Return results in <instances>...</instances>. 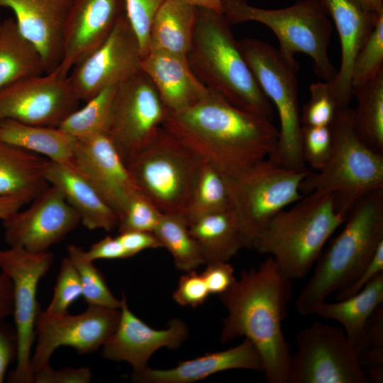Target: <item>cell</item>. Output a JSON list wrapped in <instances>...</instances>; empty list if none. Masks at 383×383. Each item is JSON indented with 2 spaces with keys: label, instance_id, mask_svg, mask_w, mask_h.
<instances>
[{
  "label": "cell",
  "instance_id": "7a4b0ae2",
  "mask_svg": "<svg viewBox=\"0 0 383 383\" xmlns=\"http://www.w3.org/2000/svg\"><path fill=\"white\" fill-rule=\"evenodd\" d=\"M220 299L228 310L221 342L245 336L259 351L269 383H288L291 352L282 328L292 297V280L270 257L244 270Z\"/></svg>",
  "mask_w": 383,
  "mask_h": 383
},
{
  "label": "cell",
  "instance_id": "c3c4849f",
  "mask_svg": "<svg viewBox=\"0 0 383 383\" xmlns=\"http://www.w3.org/2000/svg\"><path fill=\"white\" fill-rule=\"evenodd\" d=\"M130 257L148 249L162 248L158 238L154 232L133 231L119 233L117 236Z\"/></svg>",
  "mask_w": 383,
  "mask_h": 383
},
{
  "label": "cell",
  "instance_id": "9f6ffc18",
  "mask_svg": "<svg viewBox=\"0 0 383 383\" xmlns=\"http://www.w3.org/2000/svg\"><path fill=\"white\" fill-rule=\"evenodd\" d=\"M2 21L1 20V18H0V30H1V25H2Z\"/></svg>",
  "mask_w": 383,
  "mask_h": 383
},
{
  "label": "cell",
  "instance_id": "484cf974",
  "mask_svg": "<svg viewBox=\"0 0 383 383\" xmlns=\"http://www.w3.org/2000/svg\"><path fill=\"white\" fill-rule=\"evenodd\" d=\"M48 158L0 140V196H16L26 204L50 184L44 176Z\"/></svg>",
  "mask_w": 383,
  "mask_h": 383
},
{
  "label": "cell",
  "instance_id": "52a82bcc",
  "mask_svg": "<svg viewBox=\"0 0 383 383\" xmlns=\"http://www.w3.org/2000/svg\"><path fill=\"white\" fill-rule=\"evenodd\" d=\"M333 148L326 165L302 181V194L334 195L338 209L347 218L363 196L383 188V154L368 147L353 124V109H338L330 125Z\"/></svg>",
  "mask_w": 383,
  "mask_h": 383
},
{
  "label": "cell",
  "instance_id": "ba28073f",
  "mask_svg": "<svg viewBox=\"0 0 383 383\" xmlns=\"http://www.w3.org/2000/svg\"><path fill=\"white\" fill-rule=\"evenodd\" d=\"M203 162L162 126L126 166L136 189L162 213L184 216Z\"/></svg>",
  "mask_w": 383,
  "mask_h": 383
},
{
  "label": "cell",
  "instance_id": "ffe728a7",
  "mask_svg": "<svg viewBox=\"0 0 383 383\" xmlns=\"http://www.w3.org/2000/svg\"><path fill=\"white\" fill-rule=\"evenodd\" d=\"M125 13L124 0H72L67 13L62 56L56 68L67 77L72 68L108 38Z\"/></svg>",
  "mask_w": 383,
  "mask_h": 383
},
{
  "label": "cell",
  "instance_id": "f6af8a7d",
  "mask_svg": "<svg viewBox=\"0 0 383 383\" xmlns=\"http://www.w3.org/2000/svg\"><path fill=\"white\" fill-rule=\"evenodd\" d=\"M201 274L210 294L224 293L236 280L233 267L228 261L207 263V267Z\"/></svg>",
  "mask_w": 383,
  "mask_h": 383
},
{
  "label": "cell",
  "instance_id": "1f68e13d",
  "mask_svg": "<svg viewBox=\"0 0 383 383\" xmlns=\"http://www.w3.org/2000/svg\"><path fill=\"white\" fill-rule=\"evenodd\" d=\"M353 96L357 100L353 118L358 136L374 151L383 154V72L353 88Z\"/></svg>",
  "mask_w": 383,
  "mask_h": 383
},
{
  "label": "cell",
  "instance_id": "5b68a950",
  "mask_svg": "<svg viewBox=\"0 0 383 383\" xmlns=\"http://www.w3.org/2000/svg\"><path fill=\"white\" fill-rule=\"evenodd\" d=\"M345 219L333 194H309L292 209L276 215L253 248L270 256L289 279H302Z\"/></svg>",
  "mask_w": 383,
  "mask_h": 383
},
{
  "label": "cell",
  "instance_id": "ab89813d",
  "mask_svg": "<svg viewBox=\"0 0 383 383\" xmlns=\"http://www.w3.org/2000/svg\"><path fill=\"white\" fill-rule=\"evenodd\" d=\"M309 90L310 99L300 113L301 126H330L338 108L332 95L329 83H312Z\"/></svg>",
  "mask_w": 383,
  "mask_h": 383
},
{
  "label": "cell",
  "instance_id": "f546056e",
  "mask_svg": "<svg viewBox=\"0 0 383 383\" xmlns=\"http://www.w3.org/2000/svg\"><path fill=\"white\" fill-rule=\"evenodd\" d=\"M205 264L228 261L245 247L235 216L230 209L202 216L189 224Z\"/></svg>",
  "mask_w": 383,
  "mask_h": 383
},
{
  "label": "cell",
  "instance_id": "9a60e30c",
  "mask_svg": "<svg viewBox=\"0 0 383 383\" xmlns=\"http://www.w3.org/2000/svg\"><path fill=\"white\" fill-rule=\"evenodd\" d=\"M79 101L69 77L55 69L1 89L0 121L58 127Z\"/></svg>",
  "mask_w": 383,
  "mask_h": 383
},
{
  "label": "cell",
  "instance_id": "b9f144b4",
  "mask_svg": "<svg viewBox=\"0 0 383 383\" xmlns=\"http://www.w3.org/2000/svg\"><path fill=\"white\" fill-rule=\"evenodd\" d=\"M301 148L304 162L317 171L328 161L333 148L330 126H301Z\"/></svg>",
  "mask_w": 383,
  "mask_h": 383
},
{
  "label": "cell",
  "instance_id": "bcb514c9",
  "mask_svg": "<svg viewBox=\"0 0 383 383\" xmlns=\"http://www.w3.org/2000/svg\"><path fill=\"white\" fill-rule=\"evenodd\" d=\"M383 272V241L378 245L367 265L348 285L336 292L335 299L350 297L363 289L377 274Z\"/></svg>",
  "mask_w": 383,
  "mask_h": 383
},
{
  "label": "cell",
  "instance_id": "db71d44e",
  "mask_svg": "<svg viewBox=\"0 0 383 383\" xmlns=\"http://www.w3.org/2000/svg\"><path fill=\"white\" fill-rule=\"evenodd\" d=\"M184 1L197 7L213 11L223 14V0H184Z\"/></svg>",
  "mask_w": 383,
  "mask_h": 383
},
{
  "label": "cell",
  "instance_id": "8d00e7d4",
  "mask_svg": "<svg viewBox=\"0 0 383 383\" xmlns=\"http://www.w3.org/2000/svg\"><path fill=\"white\" fill-rule=\"evenodd\" d=\"M67 254L77 269L82 285V296L88 305L120 309L121 299L111 293L101 272L92 261L87 260L84 250L76 245L67 246Z\"/></svg>",
  "mask_w": 383,
  "mask_h": 383
},
{
  "label": "cell",
  "instance_id": "4dcf8cb0",
  "mask_svg": "<svg viewBox=\"0 0 383 383\" xmlns=\"http://www.w3.org/2000/svg\"><path fill=\"white\" fill-rule=\"evenodd\" d=\"M337 301L321 303L314 314L339 322L354 346L370 316L383 304V272L377 274L357 294Z\"/></svg>",
  "mask_w": 383,
  "mask_h": 383
},
{
  "label": "cell",
  "instance_id": "44dd1931",
  "mask_svg": "<svg viewBox=\"0 0 383 383\" xmlns=\"http://www.w3.org/2000/svg\"><path fill=\"white\" fill-rule=\"evenodd\" d=\"M72 0H0L11 9L20 32L37 48L46 73L55 70L62 56L63 33Z\"/></svg>",
  "mask_w": 383,
  "mask_h": 383
},
{
  "label": "cell",
  "instance_id": "8fae6325",
  "mask_svg": "<svg viewBox=\"0 0 383 383\" xmlns=\"http://www.w3.org/2000/svg\"><path fill=\"white\" fill-rule=\"evenodd\" d=\"M288 383H367L343 329L315 321L296 335Z\"/></svg>",
  "mask_w": 383,
  "mask_h": 383
},
{
  "label": "cell",
  "instance_id": "d4e9b609",
  "mask_svg": "<svg viewBox=\"0 0 383 383\" xmlns=\"http://www.w3.org/2000/svg\"><path fill=\"white\" fill-rule=\"evenodd\" d=\"M44 176L50 185L62 192L87 228L111 231L118 227L116 213L74 168L48 159Z\"/></svg>",
  "mask_w": 383,
  "mask_h": 383
},
{
  "label": "cell",
  "instance_id": "3957f363",
  "mask_svg": "<svg viewBox=\"0 0 383 383\" xmlns=\"http://www.w3.org/2000/svg\"><path fill=\"white\" fill-rule=\"evenodd\" d=\"M345 223L317 259L313 275L296 300L301 315L314 314L319 304L350 284L370 262L383 241V188L360 198Z\"/></svg>",
  "mask_w": 383,
  "mask_h": 383
},
{
  "label": "cell",
  "instance_id": "e0dca14e",
  "mask_svg": "<svg viewBox=\"0 0 383 383\" xmlns=\"http://www.w3.org/2000/svg\"><path fill=\"white\" fill-rule=\"evenodd\" d=\"M32 201L26 210L2 221L9 247H21L33 253L48 251L81 222L79 213L55 186L50 185Z\"/></svg>",
  "mask_w": 383,
  "mask_h": 383
},
{
  "label": "cell",
  "instance_id": "7dc6e473",
  "mask_svg": "<svg viewBox=\"0 0 383 383\" xmlns=\"http://www.w3.org/2000/svg\"><path fill=\"white\" fill-rule=\"evenodd\" d=\"M92 373L87 367L55 370L50 365L33 374L35 383H89Z\"/></svg>",
  "mask_w": 383,
  "mask_h": 383
},
{
  "label": "cell",
  "instance_id": "e575fe53",
  "mask_svg": "<svg viewBox=\"0 0 383 383\" xmlns=\"http://www.w3.org/2000/svg\"><path fill=\"white\" fill-rule=\"evenodd\" d=\"M358 362L369 382H383V304L366 322L354 345Z\"/></svg>",
  "mask_w": 383,
  "mask_h": 383
},
{
  "label": "cell",
  "instance_id": "11a10c76",
  "mask_svg": "<svg viewBox=\"0 0 383 383\" xmlns=\"http://www.w3.org/2000/svg\"><path fill=\"white\" fill-rule=\"evenodd\" d=\"M365 10L377 13L383 11V0H355Z\"/></svg>",
  "mask_w": 383,
  "mask_h": 383
},
{
  "label": "cell",
  "instance_id": "5bb4252c",
  "mask_svg": "<svg viewBox=\"0 0 383 383\" xmlns=\"http://www.w3.org/2000/svg\"><path fill=\"white\" fill-rule=\"evenodd\" d=\"M120 316V309L95 305H88L78 315L51 314L40 306L35 321L37 343L30 358L33 375L50 365L59 347H72L80 354L97 350L116 331Z\"/></svg>",
  "mask_w": 383,
  "mask_h": 383
},
{
  "label": "cell",
  "instance_id": "9c48e42d",
  "mask_svg": "<svg viewBox=\"0 0 383 383\" xmlns=\"http://www.w3.org/2000/svg\"><path fill=\"white\" fill-rule=\"evenodd\" d=\"M311 172L287 168L267 158L234 177L226 178L229 209L245 247L253 248L271 220L302 199L300 185Z\"/></svg>",
  "mask_w": 383,
  "mask_h": 383
},
{
  "label": "cell",
  "instance_id": "f1b7e54d",
  "mask_svg": "<svg viewBox=\"0 0 383 383\" xmlns=\"http://www.w3.org/2000/svg\"><path fill=\"white\" fill-rule=\"evenodd\" d=\"M44 74L37 48L20 32L14 18L4 21L0 30V89Z\"/></svg>",
  "mask_w": 383,
  "mask_h": 383
},
{
  "label": "cell",
  "instance_id": "836d02e7",
  "mask_svg": "<svg viewBox=\"0 0 383 383\" xmlns=\"http://www.w3.org/2000/svg\"><path fill=\"white\" fill-rule=\"evenodd\" d=\"M229 207L226 177L212 165L203 162L184 216L188 224L206 215L227 210Z\"/></svg>",
  "mask_w": 383,
  "mask_h": 383
},
{
  "label": "cell",
  "instance_id": "7402d4cb",
  "mask_svg": "<svg viewBox=\"0 0 383 383\" xmlns=\"http://www.w3.org/2000/svg\"><path fill=\"white\" fill-rule=\"evenodd\" d=\"M334 22L339 35L340 69L331 91L338 109L349 107L353 96L351 72L355 58L372 30L377 13L365 10L355 0H316Z\"/></svg>",
  "mask_w": 383,
  "mask_h": 383
},
{
  "label": "cell",
  "instance_id": "f5cc1de1",
  "mask_svg": "<svg viewBox=\"0 0 383 383\" xmlns=\"http://www.w3.org/2000/svg\"><path fill=\"white\" fill-rule=\"evenodd\" d=\"M26 202L11 196H0V219L4 221L19 211Z\"/></svg>",
  "mask_w": 383,
  "mask_h": 383
},
{
  "label": "cell",
  "instance_id": "d590c367",
  "mask_svg": "<svg viewBox=\"0 0 383 383\" xmlns=\"http://www.w3.org/2000/svg\"><path fill=\"white\" fill-rule=\"evenodd\" d=\"M116 86L107 87L70 113L58 126L77 138L106 131Z\"/></svg>",
  "mask_w": 383,
  "mask_h": 383
},
{
  "label": "cell",
  "instance_id": "ac0fdd59",
  "mask_svg": "<svg viewBox=\"0 0 383 383\" xmlns=\"http://www.w3.org/2000/svg\"><path fill=\"white\" fill-rule=\"evenodd\" d=\"M71 167L92 186L119 218L131 195L138 189L108 134L103 131L76 138Z\"/></svg>",
  "mask_w": 383,
  "mask_h": 383
},
{
  "label": "cell",
  "instance_id": "681fc988",
  "mask_svg": "<svg viewBox=\"0 0 383 383\" xmlns=\"http://www.w3.org/2000/svg\"><path fill=\"white\" fill-rule=\"evenodd\" d=\"M85 257L94 262L99 259H125L131 257L117 237L106 236L94 243L88 251L84 252Z\"/></svg>",
  "mask_w": 383,
  "mask_h": 383
},
{
  "label": "cell",
  "instance_id": "f35d334b",
  "mask_svg": "<svg viewBox=\"0 0 383 383\" xmlns=\"http://www.w3.org/2000/svg\"><path fill=\"white\" fill-rule=\"evenodd\" d=\"M162 213L147 197L136 190L131 195L125 211L119 218L118 233L133 231L153 232Z\"/></svg>",
  "mask_w": 383,
  "mask_h": 383
},
{
  "label": "cell",
  "instance_id": "60d3db41",
  "mask_svg": "<svg viewBox=\"0 0 383 383\" xmlns=\"http://www.w3.org/2000/svg\"><path fill=\"white\" fill-rule=\"evenodd\" d=\"M81 296L82 290L78 272L67 256L62 260L52 298L45 311L51 314L67 313L69 306Z\"/></svg>",
  "mask_w": 383,
  "mask_h": 383
},
{
  "label": "cell",
  "instance_id": "603a6c76",
  "mask_svg": "<svg viewBox=\"0 0 383 383\" xmlns=\"http://www.w3.org/2000/svg\"><path fill=\"white\" fill-rule=\"evenodd\" d=\"M245 369L263 372L262 357L248 338L223 351L179 362L169 369H152L133 372L131 380L140 383H192L222 371Z\"/></svg>",
  "mask_w": 383,
  "mask_h": 383
},
{
  "label": "cell",
  "instance_id": "30bf717a",
  "mask_svg": "<svg viewBox=\"0 0 383 383\" xmlns=\"http://www.w3.org/2000/svg\"><path fill=\"white\" fill-rule=\"evenodd\" d=\"M242 54L265 95L277 109L280 122L277 148L269 157L289 169L306 168L301 148V123L296 72L277 49L252 38L238 40Z\"/></svg>",
  "mask_w": 383,
  "mask_h": 383
},
{
  "label": "cell",
  "instance_id": "d6986e66",
  "mask_svg": "<svg viewBox=\"0 0 383 383\" xmlns=\"http://www.w3.org/2000/svg\"><path fill=\"white\" fill-rule=\"evenodd\" d=\"M120 310L118 326L102 345L101 355L107 360L129 363L133 372L147 368L150 357L158 349H177L188 336L186 323L177 318L172 319L166 328L150 327L130 310L124 294Z\"/></svg>",
  "mask_w": 383,
  "mask_h": 383
},
{
  "label": "cell",
  "instance_id": "8992f818",
  "mask_svg": "<svg viewBox=\"0 0 383 383\" xmlns=\"http://www.w3.org/2000/svg\"><path fill=\"white\" fill-rule=\"evenodd\" d=\"M222 8L231 25L255 21L272 30L279 43V55L294 70L299 69L295 55L303 52L313 60L319 78L331 83L335 77L338 70L328 54L333 25L316 0H299L278 9L258 8L245 0H223Z\"/></svg>",
  "mask_w": 383,
  "mask_h": 383
},
{
  "label": "cell",
  "instance_id": "7c38bea8",
  "mask_svg": "<svg viewBox=\"0 0 383 383\" xmlns=\"http://www.w3.org/2000/svg\"><path fill=\"white\" fill-rule=\"evenodd\" d=\"M168 112L141 69L116 86L105 132L126 165L156 136Z\"/></svg>",
  "mask_w": 383,
  "mask_h": 383
},
{
  "label": "cell",
  "instance_id": "f907efd6",
  "mask_svg": "<svg viewBox=\"0 0 383 383\" xmlns=\"http://www.w3.org/2000/svg\"><path fill=\"white\" fill-rule=\"evenodd\" d=\"M16 356V333L13 334L9 330L0 325V383L4 382L7 367Z\"/></svg>",
  "mask_w": 383,
  "mask_h": 383
},
{
  "label": "cell",
  "instance_id": "4fadbf2b",
  "mask_svg": "<svg viewBox=\"0 0 383 383\" xmlns=\"http://www.w3.org/2000/svg\"><path fill=\"white\" fill-rule=\"evenodd\" d=\"M52 263L53 255L49 250L33 253L21 247L0 250V268L10 277L14 289L17 362L9 374V382H33L31 348L36 337L35 321L40 306L36 299L37 287Z\"/></svg>",
  "mask_w": 383,
  "mask_h": 383
},
{
  "label": "cell",
  "instance_id": "83f0119b",
  "mask_svg": "<svg viewBox=\"0 0 383 383\" xmlns=\"http://www.w3.org/2000/svg\"><path fill=\"white\" fill-rule=\"evenodd\" d=\"M0 140L50 160L72 165L76 137L59 127L35 126L17 121H0Z\"/></svg>",
  "mask_w": 383,
  "mask_h": 383
},
{
  "label": "cell",
  "instance_id": "ee69618b",
  "mask_svg": "<svg viewBox=\"0 0 383 383\" xmlns=\"http://www.w3.org/2000/svg\"><path fill=\"white\" fill-rule=\"evenodd\" d=\"M181 276L172 297L182 306L198 307L203 304L210 293L201 274L195 270Z\"/></svg>",
  "mask_w": 383,
  "mask_h": 383
},
{
  "label": "cell",
  "instance_id": "d6a6232c",
  "mask_svg": "<svg viewBox=\"0 0 383 383\" xmlns=\"http://www.w3.org/2000/svg\"><path fill=\"white\" fill-rule=\"evenodd\" d=\"M153 232L162 243V248H165L172 255L177 269L187 272L205 264L184 216L162 213Z\"/></svg>",
  "mask_w": 383,
  "mask_h": 383
},
{
  "label": "cell",
  "instance_id": "4316f807",
  "mask_svg": "<svg viewBox=\"0 0 383 383\" xmlns=\"http://www.w3.org/2000/svg\"><path fill=\"white\" fill-rule=\"evenodd\" d=\"M198 15L199 9L184 0H166L152 21L148 52L187 55Z\"/></svg>",
  "mask_w": 383,
  "mask_h": 383
},
{
  "label": "cell",
  "instance_id": "74e56055",
  "mask_svg": "<svg viewBox=\"0 0 383 383\" xmlns=\"http://www.w3.org/2000/svg\"><path fill=\"white\" fill-rule=\"evenodd\" d=\"M383 72V11L377 13L374 26L358 51L352 68V89Z\"/></svg>",
  "mask_w": 383,
  "mask_h": 383
},
{
  "label": "cell",
  "instance_id": "cb8c5ba5",
  "mask_svg": "<svg viewBox=\"0 0 383 383\" xmlns=\"http://www.w3.org/2000/svg\"><path fill=\"white\" fill-rule=\"evenodd\" d=\"M140 69L153 82L169 112L187 109L211 91L194 74L187 55L148 52L142 58Z\"/></svg>",
  "mask_w": 383,
  "mask_h": 383
},
{
  "label": "cell",
  "instance_id": "2e32d148",
  "mask_svg": "<svg viewBox=\"0 0 383 383\" xmlns=\"http://www.w3.org/2000/svg\"><path fill=\"white\" fill-rule=\"evenodd\" d=\"M142 58L138 37L125 13L104 43L76 65L68 77L79 101L86 102L140 70Z\"/></svg>",
  "mask_w": 383,
  "mask_h": 383
},
{
  "label": "cell",
  "instance_id": "7bdbcfd3",
  "mask_svg": "<svg viewBox=\"0 0 383 383\" xmlns=\"http://www.w3.org/2000/svg\"><path fill=\"white\" fill-rule=\"evenodd\" d=\"M166 0H124L125 13L135 31L143 57L148 53L149 32L158 9Z\"/></svg>",
  "mask_w": 383,
  "mask_h": 383
},
{
  "label": "cell",
  "instance_id": "816d5d0a",
  "mask_svg": "<svg viewBox=\"0 0 383 383\" xmlns=\"http://www.w3.org/2000/svg\"><path fill=\"white\" fill-rule=\"evenodd\" d=\"M14 289L10 277L5 272L0 274V321L13 313Z\"/></svg>",
  "mask_w": 383,
  "mask_h": 383
},
{
  "label": "cell",
  "instance_id": "6da1fadb",
  "mask_svg": "<svg viewBox=\"0 0 383 383\" xmlns=\"http://www.w3.org/2000/svg\"><path fill=\"white\" fill-rule=\"evenodd\" d=\"M162 126L226 178L269 158L279 140V130L271 120L211 91L187 109L168 112Z\"/></svg>",
  "mask_w": 383,
  "mask_h": 383
},
{
  "label": "cell",
  "instance_id": "277c9868",
  "mask_svg": "<svg viewBox=\"0 0 383 383\" xmlns=\"http://www.w3.org/2000/svg\"><path fill=\"white\" fill-rule=\"evenodd\" d=\"M231 25L222 13L199 9L190 67L211 91L233 105L272 121L273 105L248 65Z\"/></svg>",
  "mask_w": 383,
  "mask_h": 383
}]
</instances>
